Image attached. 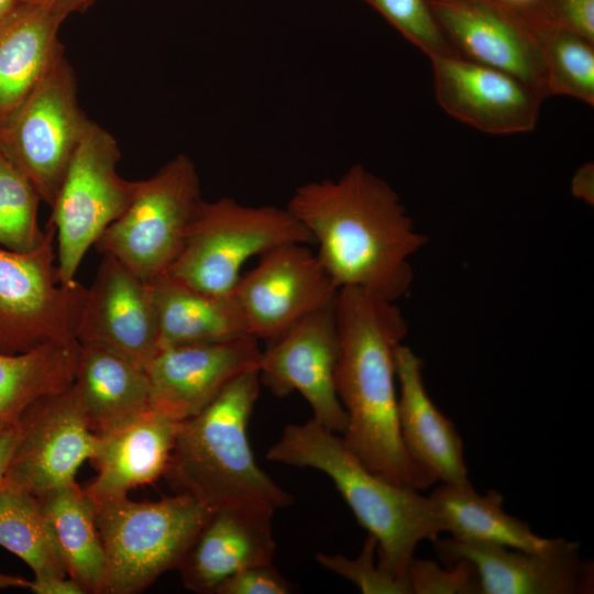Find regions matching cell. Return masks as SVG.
Here are the masks:
<instances>
[{
	"mask_svg": "<svg viewBox=\"0 0 594 594\" xmlns=\"http://www.w3.org/2000/svg\"><path fill=\"white\" fill-rule=\"evenodd\" d=\"M22 1H29V0H22Z\"/></svg>",
	"mask_w": 594,
	"mask_h": 594,
	"instance_id": "cell-41",
	"label": "cell"
},
{
	"mask_svg": "<svg viewBox=\"0 0 594 594\" xmlns=\"http://www.w3.org/2000/svg\"><path fill=\"white\" fill-rule=\"evenodd\" d=\"M258 257L232 292L251 337L273 341L334 301L339 288L307 244L278 245Z\"/></svg>",
	"mask_w": 594,
	"mask_h": 594,
	"instance_id": "cell-12",
	"label": "cell"
},
{
	"mask_svg": "<svg viewBox=\"0 0 594 594\" xmlns=\"http://www.w3.org/2000/svg\"><path fill=\"white\" fill-rule=\"evenodd\" d=\"M147 283L157 316L160 349L250 336L232 294L205 293L166 273Z\"/></svg>",
	"mask_w": 594,
	"mask_h": 594,
	"instance_id": "cell-24",
	"label": "cell"
},
{
	"mask_svg": "<svg viewBox=\"0 0 594 594\" xmlns=\"http://www.w3.org/2000/svg\"><path fill=\"white\" fill-rule=\"evenodd\" d=\"M54 226L29 252L0 248V352L19 354L47 343L78 342L87 288L62 285L54 264Z\"/></svg>",
	"mask_w": 594,
	"mask_h": 594,
	"instance_id": "cell-9",
	"label": "cell"
},
{
	"mask_svg": "<svg viewBox=\"0 0 594 594\" xmlns=\"http://www.w3.org/2000/svg\"><path fill=\"white\" fill-rule=\"evenodd\" d=\"M296 585L285 579L272 563L249 566L224 580L215 594H289Z\"/></svg>",
	"mask_w": 594,
	"mask_h": 594,
	"instance_id": "cell-35",
	"label": "cell"
},
{
	"mask_svg": "<svg viewBox=\"0 0 594 594\" xmlns=\"http://www.w3.org/2000/svg\"><path fill=\"white\" fill-rule=\"evenodd\" d=\"M116 139L91 123L79 143L51 206L48 222L56 232L57 271L62 285H72L77 270L106 229L130 206L138 182L117 172Z\"/></svg>",
	"mask_w": 594,
	"mask_h": 594,
	"instance_id": "cell-10",
	"label": "cell"
},
{
	"mask_svg": "<svg viewBox=\"0 0 594 594\" xmlns=\"http://www.w3.org/2000/svg\"><path fill=\"white\" fill-rule=\"evenodd\" d=\"M287 243L314 244L286 207L246 206L229 197L204 200L166 274L195 289L229 295L245 262Z\"/></svg>",
	"mask_w": 594,
	"mask_h": 594,
	"instance_id": "cell-6",
	"label": "cell"
},
{
	"mask_svg": "<svg viewBox=\"0 0 594 594\" xmlns=\"http://www.w3.org/2000/svg\"><path fill=\"white\" fill-rule=\"evenodd\" d=\"M526 9L594 42V0H538Z\"/></svg>",
	"mask_w": 594,
	"mask_h": 594,
	"instance_id": "cell-34",
	"label": "cell"
},
{
	"mask_svg": "<svg viewBox=\"0 0 594 594\" xmlns=\"http://www.w3.org/2000/svg\"><path fill=\"white\" fill-rule=\"evenodd\" d=\"M41 198L30 179L0 152V248L29 252L42 242Z\"/></svg>",
	"mask_w": 594,
	"mask_h": 594,
	"instance_id": "cell-30",
	"label": "cell"
},
{
	"mask_svg": "<svg viewBox=\"0 0 594 594\" xmlns=\"http://www.w3.org/2000/svg\"><path fill=\"white\" fill-rule=\"evenodd\" d=\"M572 194L586 201L593 204L594 199V168L593 164H585L575 173L571 183Z\"/></svg>",
	"mask_w": 594,
	"mask_h": 594,
	"instance_id": "cell-38",
	"label": "cell"
},
{
	"mask_svg": "<svg viewBox=\"0 0 594 594\" xmlns=\"http://www.w3.org/2000/svg\"><path fill=\"white\" fill-rule=\"evenodd\" d=\"M80 343H47L19 354L0 352V427L16 424L40 398L69 388Z\"/></svg>",
	"mask_w": 594,
	"mask_h": 594,
	"instance_id": "cell-27",
	"label": "cell"
},
{
	"mask_svg": "<svg viewBox=\"0 0 594 594\" xmlns=\"http://www.w3.org/2000/svg\"><path fill=\"white\" fill-rule=\"evenodd\" d=\"M336 320V388L348 417L344 444L382 479L428 488L438 481L410 458L398 425L395 352L408 333L400 308L363 289L342 287Z\"/></svg>",
	"mask_w": 594,
	"mask_h": 594,
	"instance_id": "cell-2",
	"label": "cell"
},
{
	"mask_svg": "<svg viewBox=\"0 0 594 594\" xmlns=\"http://www.w3.org/2000/svg\"><path fill=\"white\" fill-rule=\"evenodd\" d=\"M286 208L318 245L317 256L338 288L394 302L408 294L411 257L428 238L386 180L356 164L337 179L299 186Z\"/></svg>",
	"mask_w": 594,
	"mask_h": 594,
	"instance_id": "cell-1",
	"label": "cell"
},
{
	"mask_svg": "<svg viewBox=\"0 0 594 594\" xmlns=\"http://www.w3.org/2000/svg\"><path fill=\"white\" fill-rule=\"evenodd\" d=\"M266 458L329 476L358 521L376 538L378 564L397 578L407 580L408 565L421 541H433L443 532L428 496L370 471L341 437L314 418L287 425Z\"/></svg>",
	"mask_w": 594,
	"mask_h": 594,
	"instance_id": "cell-4",
	"label": "cell"
},
{
	"mask_svg": "<svg viewBox=\"0 0 594 594\" xmlns=\"http://www.w3.org/2000/svg\"><path fill=\"white\" fill-rule=\"evenodd\" d=\"M29 590L36 594H86L85 590L68 575L34 579Z\"/></svg>",
	"mask_w": 594,
	"mask_h": 594,
	"instance_id": "cell-36",
	"label": "cell"
},
{
	"mask_svg": "<svg viewBox=\"0 0 594 594\" xmlns=\"http://www.w3.org/2000/svg\"><path fill=\"white\" fill-rule=\"evenodd\" d=\"M91 123L78 105L76 76L63 52L26 98L0 117V152L52 206Z\"/></svg>",
	"mask_w": 594,
	"mask_h": 594,
	"instance_id": "cell-8",
	"label": "cell"
},
{
	"mask_svg": "<svg viewBox=\"0 0 594 594\" xmlns=\"http://www.w3.org/2000/svg\"><path fill=\"white\" fill-rule=\"evenodd\" d=\"M202 201L194 162L178 154L138 182L128 209L95 245L150 282L167 273L179 255Z\"/></svg>",
	"mask_w": 594,
	"mask_h": 594,
	"instance_id": "cell-7",
	"label": "cell"
},
{
	"mask_svg": "<svg viewBox=\"0 0 594 594\" xmlns=\"http://www.w3.org/2000/svg\"><path fill=\"white\" fill-rule=\"evenodd\" d=\"M338 356L334 299L270 341L258 362L261 385L277 397L297 391L310 405L315 420L343 435L348 417L336 388Z\"/></svg>",
	"mask_w": 594,
	"mask_h": 594,
	"instance_id": "cell-13",
	"label": "cell"
},
{
	"mask_svg": "<svg viewBox=\"0 0 594 594\" xmlns=\"http://www.w3.org/2000/svg\"><path fill=\"white\" fill-rule=\"evenodd\" d=\"M19 425L3 482L36 498L76 482L78 469L95 452L97 433L74 386L33 403Z\"/></svg>",
	"mask_w": 594,
	"mask_h": 594,
	"instance_id": "cell-11",
	"label": "cell"
},
{
	"mask_svg": "<svg viewBox=\"0 0 594 594\" xmlns=\"http://www.w3.org/2000/svg\"><path fill=\"white\" fill-rule=\"evenodd\" d=\"M428 497L443 532L450 534L451 538L530 552L549 550L557 541V538L537 536L526 521L507 514L503 508V495L495 490L481 495L470 482L442 483Z\"/></svg>",
	"mask_w": 594,
	"mask_h": 594,
	"instance_id": "cell-25",
	"label": "cell"
},
{
	"mask_svg": "<svg viewBox=\"0 0 594 594\" xmlns=\"http://www.w3.org/2000/svg\"><path fill=\"white\" fill-rule=\"evenodd\" d=\"M20 436V425L0 427V486L3 483L6 471L16 447Z\"/></svg>",
	"mask_w": 594,
	"mask_h": 594,
	"instance_id": "cell-37",
	"label": "cell"
},
{
	"mask_svg": "<svg viewBox=\"0 0 594 594\" xmlns=\"http://www.w3.org/2000/svg\"><path fill=\"white\" fill-rule=\"evenodd\" d=\"M0 546L23 560L34 579L67 575L38 498L4 482L0 486Z\"/></svg>",
	"mask_w": 594,
	"mask_h": 594,
	"instance_id": "cell-28",
	"label": "cell"
},
{
	"mask_svg": "<svg viewBox=\"0 0 594 594\" xmlns=\"http://www.w3.org/2000/svg\"><path fill=\"white\" fill-rule=\"evenodd\" d=\"M73 386L97 435L153 409L145 370L98 344H80Z\"/></svg>",
	"mask_w": 594,
	"mask_h": 594,
	"instance_id": "cell-23",
	"label": "cell"
},
{
	"mask_svg": "<svg viewBox=\"0 0 594 594\" xmlns=\"http://www.w3.org/2000/svg\"><path fill=\"white\" fill-rule=\"evenodd\" d=\"M411 594H480L474 566L460 560L447 570L430 560L413 558L407 569Z\"/></svg>",
	"mask_w": 594,
	"mask_h": 594,
	"instance_id": "cell-33",
	"label": "cell"
},
{
	"mask_svg": "<svg viewBox=\"0 0 594 594\" xmlns=\"http://www.w3.org/2000/svg\"><path fill=\"white\" fill-rule=\"evenodd\" d=\"M30 583L31 581L24 578L0 573V590L9 587L29 588Z\"/></svg>",
	"mask_w": 594,
	"mask_h": 594,
	"instance_id": "cell-39",
	"label": "cell"
},
{
	"mask_svg": "<svg viewBox=\"0 0 594 594\" xmlns=\"http://www.w3.org/2000/svg\"><path fill=\"white\" fill-rule=\"evenodd\" d=\"M398 425L410 458L444 484L470 482L462 439L432 402L424 382V361L409 346L395 352Z\"/></svg>",
	"mask_w": 594,
	"mask_h": 594,
	"instance_id": "cell-22",
	"label": "cell"
},
{
	"mask_svg": "<svg viewBox=\"0 0 594 594\" xmlns=\"http://www.w3.org/2000/svg\"><path fill=\"white\" fill-rule=\"evenodd\" d=\"M22 0H0V22L12 12Z\"/></svg>",
	"mask_w": 594,
	"mask_h": 594,
	"instance_id": "cell-40",
	"label": "cell"
},
{
	"mask_svg": "<svg viewBox=\"0 0 594 594\" xmlns=\"http://www.w3.org/2000/svg\"><path fill=\"white\" fill-rule=\"evenodd\" d=\"M158 323L148 283L103 254L78 326L80 344H98L145 369L160 350Z\"/></svg>",
	"mask_w": 594,
	"mask_h": 594,
	"instance_id": "cell-18",
	"label": "cell"
},
{
	"mask_svg": "<svg viewBox=\"0 0 594 594\" xmlns=\"http://www.w3.org/2000/svg\"><path fill=\"white\" fill-rule=\"evenodd\" d=\"M261 388L258 367L229 383L202 410L182 420L164 473L176 494L210 509L251 504L276 510L293 503L256 463L248 426Z\"/></svg>",
	"mask_w": 594,
	"mask_h": 594,
	"instance_id": "cell-3",
	"label": "cell"
},
{
	"mask_svg": "<svg viewBox=\"0 0 594 594\" xmlns=\"http://www.w3.org/2000/svg\"><path fill=\"white\" fill-rule=\"evenodd\" d=\"M38 501L54 531L67 575L86 594H103L107 558L95 503L76 482L52 490Z\"/></svg>",
	"mask_w": 594,
	"mask_h": 594,
	"instance_id": "cell-26",
	"label": "cell"
},
{
	"mask_svg": "<svg viewBox=\"0 0 594 594\" xmlns=\"http://www.w3.org/2000/svg\"><path fill=\"white\" fill-rule=\"evenodd\" d=\"M274 512L251 504L212 509L178 568L184 585L196 593H215L241 570L272 563Z\"/></svg>",
	"mask_w": 594,
	"mask_h": 594,
	"instance_id": "cell-19",
	"label": "cell"
},
{
	"mask_svg": "<svg viewBox=\"0 0 594 594\" xmlns=\"http://www.w3.org/2000/svg\"><path fill=\"white\" fill-rule=\"evenodd\" d=\"M429 59L436 99L451 117L490 134L535 128L544 98L521 80L458 55Z\"/></svg>",
	"mask_w": 594,
	"mask_h": 594,
	"instance_id": "cell-16",
	"label": "cell"
},
{
	"mask_svg": "<svg viewBox=\"0 0 594 594\" xmlns=\"http://www.w3.org/2000/svg\"><path fill=\"white\" fill-rule=\"evenodd\" d=\"M257 341L246 336L160 349L144 369L153 409L177 421L195 416L234 378L258 367Z\"/></svg>",
	"mask_w": 594,
	"mask_h": 594,
	"instance_id": "cell-17",
	"label": "cell"
},
{
	"mask_svg": "<svg viewBox=\"0 0 594 594\" xmlns=\"http://www.w3.org/2000/svg\"><path fill=\"white\" fill-rule=\"evenodd\" d=\"M455 53L507 73L549 97L539 43L524 14L502 0H428Z\"/></svg>",
	"mask_w": 594,
	"mask_h": 594,
	"instance_id": "cell-14",
	"label": "cell"
},
{
	"mask_svg": "<svg viewBox=\"0 0 594 594\" xmlns=\"http://www.w3.org/2000/svg\"><path fill=\"white\" fill-rule=\"evenodd\" d=\"M212 509L176 494L136 502L128 496L96 505L107 558L103 594H136L163 573L178 570Z\"/></svg>",
	"mask_w": 594,
	"mask_h": 594,
	"instance_id": "cell-5",
	"label": "cell"
},
{
	"mask_svg": "<svg viewBox=\"0 0 594 594\" xmlns=\"http://www.w3.org/2000/svg\"><path fill=\"white\" fill-rule=\"evenodd\" d=\"M95 0H29L0 22V117L20 105L64 52L63 21Z\"/></svg>",
	"mask_w": 594,
	"mask_h": 594,
	"instance_id": "cell-20",
	"label": "cell"
},
{
	"mask_svg": "<svg viewBox=\"0 0 594 594\" xmlns=\"http://www.w3.org/2000/svg\"><path fill=\"white\" fill-rule=\"evenodd\" d=\"M376 549L377 540L369 534L355 559L322 552L315 559L324 569L355 584L364 594H411L407 580L391 574L374 562Z\"/></svg>",
	"mask_w": 594,
	"mask_h": 594,
	"instance_id": "cell-32",
	"label": "cell"
},
{
	"mask_svg": "<svg viewBox=\"0 0 594 594\" xmlns=\"http://www.w3.org/2000/svg\"><path fill=\"white\" fill-rule=\"evenodd\" d=\"M363 1L429 58L458 55L442 33L428 0Z\"/></svg>",
	"mask_w": 594,
	"mask_h": 594,
	"instance_id": "cell-31",
	"label": "cell"
},
{
	"mask_svg": "<svg viewBox=\"0 0 594 594\" xmlns=\"http://www.w3.org/2000/svg\"><path fill=\"white\" fill-rule=\"evenodd\" d=\"M519 11L539 43L549 95L569 96L593 106L594 42L548 22L531 10Z\"/></svg>",
	"mask_w": 594,
	"mask_h": 594,
	"instance_id": "cell-29",
	"label": "cell"
},
{
	"mask_svg": "<svg viewBox=\"0 0 594 594\" xmlns=\"http://www.w3.org/2000/svg\"><path fill=\"white\" fill-rule=\"evenodd\" d=\"M439 558L449 565L465 560L477 574L480 594L592 593L593 563L581 559L580 544L557 538L546 551L530 552L471 540H435Z\"/></svg>",
	"mask_w": 594,
	"mask_h": 594,
	"instance_id": "cell-15",
	"label": "cell"
},
{
	"mask_svg": "<svg viewBox=\"0 0 594 594\" xmlns=\"http://www.w3.org/2000/svg\"><path fill=\"white\" fill-rule=\"evenodd\" d=\"M180 421L156 410L101 435L90 462L97 474L84 488L95 505L128 496L163 476Z\"/></svg>",
	"mask_w": 594,
	"mask_h": 594,
	"instance_id": "cell-21",
	"label": "cell"
}]
</instances>
